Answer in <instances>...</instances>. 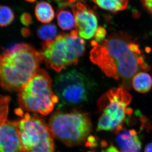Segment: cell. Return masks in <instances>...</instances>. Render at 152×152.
<instances>
[{
    "instance_id": "obj_19",
    "label": "cell",
    "mask_w": 152,
    "mask_h": 152,
    "mask_svg": "<svg viewBox=\"0 0 152 152\" xmlns=\"http://www.w3.org/2000/svg\"><path fill=\"white\" fill-rule=\"evenodd\" d=\"M20 21L23 25L28 26L32 23V19L30 14L24 13L21 15L20 18Z\"/></svg>"
},
{
    "instance_id": "obj_21",
    "label": "cell",
    "mask_w": 152,
    "mask_h": 152,
    "mask_svg": "<svg viewBox=\"0 0 152 152\" xmlns=\"http://www.w3.org/2000/svg\"><path fill=\"white\" fill-rule=\"evenodd\" d=\"M102 152H122L120 151L115 147L113 145H110L107 148L103 150Z\"/></svg>"
},
{
    "instance_id": "obj_7",
    "label": "cell",
    "mask_w": 152,
    "mask_h": 152,
    "mask_svg": "<svg viewBox=\"0 0 152 152\" xmlns=\"http://www.w3.org/2000/svg\"><path fill=\"white\" fill-rule=\"evenodd\" d=\"M20 116L18 129L25 152H54L53 134L43 120L28 113Z\"/></svg>"
},
{
    "instance_id": "obj_27",
    "label": "cell",
    "mask_w": 152,
    "mask_h": 152,
    "mask_svg": "<svg viewBox=\"0 0 152 152\" xmlns=\"http://www.w3.org/2000/svg\"></svg>"
},
{
    "instance_id": "obj_11",
    "label": "cell",
    "mask_w": 152,
    "mask_h": 152,
    "mask_svg": "<svg viewBox=\"0 0 152 152\" xmlns=\"http://www.w3.org/2000/svg\"><path fill=\"white\" fill-rule=\"evenodd\" d=\"M116 142L122 152H140L142 143L136 131L134 129L124 130L116 132Z\"/></svg>"
},
{
    "instance_id": "obj_17",
    "label": "cell",
    "mask_w": 152,
    "mask_h": 152,
    "mask_svg": "<svg viewBox=\"0 0 152 152\" xmlns=\"http://www.w3.org/2000/svg\"><path fill=\"white\" fill-rule=\"evenodd\" d=\"M14 19L12 11L9 7L2 6L1 7L0 24L1 27L7 26L12 23Z\"/></svg>"
},
{
    "instance_id": "obj_20",
    "label": "cell",
    "mask_w": 152,
    "mask_h": 152,
    "mask_svg": "<svg viewBox=\"0 0 152 152\" xmlns=\"http://www.w3.org/2000/svg\"><path fill=\"white\" fill-rule=\"evenodd\" d=\"M143 5L152 16V0H141Z\"/></svg>"
},
{
    "instance_id": "obj_14",
    "label": "cell",
    "mask_w": 152,
    "mask_h": 152,
    "mask_svg": "<svg viewBox=\"0 0 152 152\" xmlns=\"http://www.w3.org/2000/svg\"><path fill=\"white\" fill-rule=\"evenodd\" d=\"M101 8L117 13L119 11L126 9L128 5L127 0H93Z\"/></svg>"
},
{
    "instance_id": "obj_22",
    "label": "cell",
    "mask_w": 152,
    "mask_h": 152,
    "mask_svg": "<svg viewBox=\"0 0 152 152\" xmlns=\"http://www.w3.org/2000/svg\"><path fill=\"white\" fill-rule=\"evenodd\" d=\"M22 35L24 37H28L30 34V31L27 28H24L21 30Z\"/></svg>"
},
{
    "instance_id": "obj_15",
    "label": "cell",
    "mask_w": 152,
    "mask_h": 152,
    "mask_svg": "<svg viewBox=\"0 0 152 152\" xmlns=\"http://www.w3.org/2000/svg\"><path fill=\"white\" fill-rule=\"evenodd\" d=\"M58 24L61 28L69 31L75 26V20L74 15L69 10L60 11L57 15Z\"/></svg>"
},
{
    "instance_id": "obj_8",
    "label": "cell",
    "mask_w": 152,
    "mask_h": 152,
    "mask_svg": "<svg viewBox=\"0 0 152 152\" xmlns=\"http://www.w3.org/2000/svg\"><path fill=\"white\" fill-rule=\"evenodd\" d=\"M54 88L59 99L58 108H61L88 100L91 83L85 75L73 69L57 76Z\"/></svg>"
},
{
    "instance_id": "obj_23",
    "label": "cell",
    "mask_w": 152,
    "mask_h": 152,
    "mask_svg": "<svg viewBox=\"0 0 152 152\" xmlns=\"http://www.w3.org/2000/svg\"><path fill=\"white\" fill-rule=\"evenodd\" d=\"M145 152H152V142L147 145L145 148Z\"/></svg>"
},
{
    "instance_id": "obj_5",
    "label": "cell",
    "mask_w": 152,
    "mask_h": 152,
    "mask_svg": "<svg viewBox=\"0 0 152 152\" xmlns=\"http://www.w3.org/2000/svg\"><path fill=\"white\" fill-rule=\"evenodd\" d=\"M48 126L53 135L66 145L72 146L88 138L92 126L88 114L75 110L56 113L51 117Z\"/></svg>"
},
{
    "instance_id": "obj_13",
    "label": "cell",
    "mask_w": 152,
    "mask_h": 152,
    "mask_svg": "<svg viewBox=\"0 0 152 152\" xmlns=\"http://www.w3.org/2000/svg\"><path fill=\"white\" fill-rule=\"evenodd\" d=\"M36 16L38 20L43 23H48L53 20L55 17L53 9L46 2L38 3L35 10Z\"/></svg>"
},
{
    "instance_id": "obj_6",
    "label": "cell",
    "mask_w": 152,
    "mask_h": 152,
    "mask_svg": "<svg viewBox=\"0 0 152 152\" xmlns=\"http://www.w3.org/2000/svg\"><path fill=\"white\" fill-rule=\"evenodd\" d=\"M132 98L122 87L112 89L103 95L99 102L103 112L98 121L97 131L114 130L116 132L122 129L126 115L132 113V109L127 107Z\"/></svg>"
},
{
    "instance_id": "obj_24",
    "label": "cell",
    "mask_w": 152,
    "mask_h": 152,
    "mask_svg": "<svg viewBox=\"0 0 152 152\" xmlns=\"http://www.w3.org/2000/svg\"><path fill=\"white\" fill-rule=\"evenodd\" d=\"M133 15L136 18H138L140 17V14L138 11L135 10L134 12H133Z\"/></svg>"
},
{
    "instance_id": "obj_3",
    "label": "cell",
    "mask_w": 152,
    "mask_h": 152,
    "mask_svg": "<svg viewBox=\"0 0 152 152\" xmlns=\"http://www.w3.org/2000/svg\"><path fill=\"white\" fill-rule=\"evenodd\" d=\"M78 35L77 30H73L70 34H60L55 39L44 43L41 53L47 66L60 72L77 64L86 48L84 40Z\"/></svg>"
},
{
    "instance_id": "obj_10",
    "label": "cell",
    "mask_w": 152,
    "mask_h": 152,
    "mask_svg": "<svg viewBox=\"0 0 152 152\" xmlns=\"http://www.w3.org/2000/svg\"><path fill=\"white\" fill-rule=\"evenodd\" d=\"M0 152H25L22 146L18 123L7 119V116H1Z\"/></svg>"
},
{
    "instance_id": "obj_1",
    "label": "cell",
    "mask_w": 152,
    "mask_h": 152,
    "mask_svg": "<svg viewBox=\"0 0 152 152\" xmlns=\"http://www.w3.org/2000/svg\"><path fill=\"white\" fill-rule=\"evenodd\" d=\"M132 41L128 34L113 33L94 47L90 53L91 61L106 75L118 81L122 88L128 89L132 87L131 81L136 74L151 69L144 55L131 50L129 44Z\"/></svg>"
},
{
    "instance_id": "obj_26",
    "label": "cell",
    "mask_w": 152,
    "mask_h": 152,
    "mask_svg": "<svg viewBox=\"0 0 152 152\" xmlns=\"http://www.w3.org/2000/svg\"><path fill=\"white\" fill-rule=\"evenodd\" d=\"M55 1H61V0H55Z\"/></svg>"
},
{
    "instance_id": "obj_18",
    "label": "cell",
    "mask_w": 152,
    "mask_h": 152,
    "mask_svg": "<svg viewBox=\"0 0 152 152\" xmlns=\"http://www.w3.org/2000/svg\"><path fill=\"white\" fill-rule=\"evenodd\" d=\"M107 35V31L104 28L102 27H99L98 28L95 34V41L97 42H102L105 40Z\"/></svg>"
},
{
    "instance_id": "obj_9",
    "label": "cell",
    "mask_w": 152,
    "mask_h": 152,
    "mask_svg": "<svg viewBox=\"0 0 152 152\" xmlns=\"http://www.w3.org/2000/svg\"><path fill=\"white\" fill-rule=\"evenodd\" d=\"M72 8L79 36L86 39L93 37L98 28L97 18L94 13L80 2L74 5Z\"/></svg>"
},
{
    "instance_id": "obj_2",
    "label": "cell",
    "mask_w": 152,
    "mask_h": 152,
    "mask_svg": "<svg viewBox=\"0 0 152 152\" xmlns=\"http://www.w3.org/2000/svg\"><path fill=\"white\" fill-rule=\"evenodd\" d=\"M41 52L27 44L14 45L4 51L0 61L1 83L9 91H20L38 70Z\"/></svg>"
},
{
    "instance_id": "obj_25",
    "label": "cell",
    "mask_w": 152,
    "mask_h": 152,
    "mask_svg": "<svg viewBox=\"0 0 152 152\" xmlns=\"http://www.w3.org/2000/svg\"><path fill=\"white\" fill-rule=\"evenodd\" d=\"M78 1V0H68L67 2L66 3V5H71L73 4L76 1Z\"/></svg>"
},
{
    "instance_id": "obj_12",
    "label": "cell",
    "mask_w": 152,
    "mask_h": 152,
    "mask_svg": "<svg viewBox=\"0 0 152 152\" xmlns=\"http://www.w3.org/2000/svg\"><path fill=\"white\" fill-rule=\"evenodd\" d=\"M133 88L140 93H145L150 91L152 86V80L149 75L140 72L134 76L132 81Z\"/></svg>"
},
{
    "instance_id": "obj_16",
    "label": "cell",
    "mask_w": 152,
    "mask_h": 152,
    "mask_svg": "<svg viewBox=\"0 0 152 152\" xmlns=\"http://www.w3.org/2000/svg\"><path fill=\"white\" fill-rule=\"evenodd\" d=\"M57 33L56 27L52 24L41 26L37 31L38 35L45 42L55 39V38L57 37Z\"/></svg>"
},
{
    "instance_id": "obj_4",
    "label": "cell",
    "mask_w": 152,
    "mask_h": 152,
    "mask_svg": "<svg viewBox=\"0 0 152 152\" xmlns=\"http://www.w3.org/2000/svg\"><path fill=\"white\" fill-rule=\"evenodd\" d=\"M18 102L28 111L46 115L53 110L59 102L53 91L52 81L45 71L38 69L18 95Z\"/></svg>"
}]
</instances>
